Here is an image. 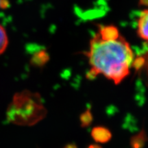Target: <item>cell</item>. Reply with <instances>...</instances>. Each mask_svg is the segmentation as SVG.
Returning a JSON list of instances; mask_svg holds the SVG:
<instances>
[{"label":"cell","mask_w":148,"mask_h":148,"mask_svg":"<svg viewBox=\"0 0 148 148\" xmlns=\"http://www.w3.org/2000/svg\"><path fill=\"white\" fill-rule=\"evenodd\" d=\"M8 5V3L5 0H0V8H5Z\"/></svg>","instance_id":"6"},{"label":"cell","mask_w":148,"mask_h":148,"mask_svg":"<svg viewBox=\"0 0 148 148\" xmlns=\"http://www.w3.org/2000/svg\"><path fill=\"white\" fill-rule=\"evenodd\" d=\"M137 33L140 38L148 41V10L141 12L138 19Z\"/></svg>","instance_id":"3"},{"label":"cell","mask_w":148,"mask_h":148,"mask_svg":"<svg viewBox=\"0 0 148 148\" xmlns=\"http://www.w3.org/2000/svg\"><path fill=\"white\" fill-rule=\"evenodd\" d=\"M8 44V38L4 28L0 25V55L2 54Z\"/></svg>","instance_id":"5"},{"label":"cell","mask_w":148,"mask_h":148,"mask_svg":"<svg viewBox=\"0 0 148 148\" xmlns=\"http://www.w3.org/2000/svg\"><path fill=\"white\" fill-rule=\"evenodd\" d=\"M92 137L97 141L104 143L110 139V134L106 128L99 127L92 130Z\"/></svg>","instance_id":"4"},{"label":"cell","mask_w":148,"mask_h":148,"mask_svg":"<svg viewBox=\"0 0 148 148\" xmlns=\"http://www.w3.org/2000/svg\"><path fill=\"white\" fill-rule=\"evenodd\" d=\"M140 4L148 6V0H140Z\"/></svg>","instance_id":"7"},{"label":"cell","mask_w":148,"mask_h":148,"mask_svg":"<svg viewBox=\"0 0 148 148\" xmlns=\"http://www.w3.org/2000/svg\"><path fill=\"white\" fill-rule=\"evenodd\" d=\"M44 108L38 102V96L29 91L18 92L6 111V118L16 125H29L38 121L43 115Z\"/></svg>","instance_id":"2"},{"label":"cell","mask_w":148,"mask_h":148,"mask_svg":"<svg viewBox=\"0 0 148 148\" xmlns=\"http://www.w3.org/2000/svg\"><path fill=\"white\" fill-rule=\"evenodd\" d=\"M87 55L92 76L102 75L115 84L129 75L133 62L130 44L112 25L99 27L90 40Z\"/></svg>","instance_id":"1"}]
</instances>
